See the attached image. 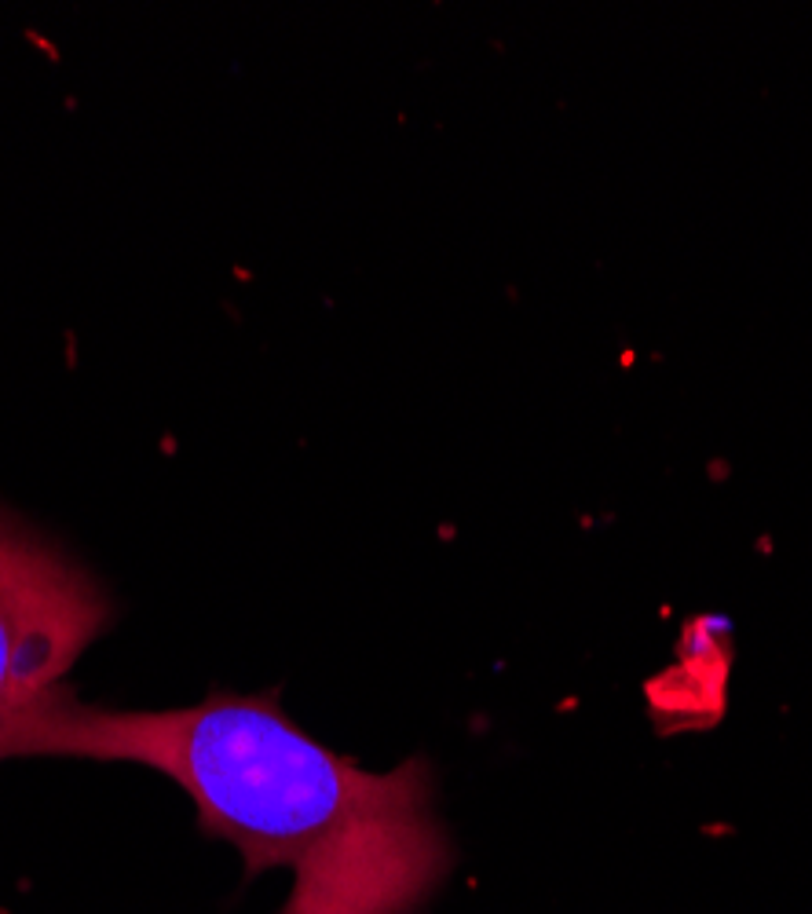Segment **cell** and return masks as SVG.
<instances>
[{
	"mask_svg": "<svg viewBox=\"0 0 812 914\" xmlns=\"http://www.w3.org/2000/svg\"><path fill=\"white\" fill-rule=\"evenodd\" d=\"M22 754L132 761L169 776L249 874L293 871L286 914H406L447 871L425 761L366 772L300 732L271 695L103 710L55 684L0 721V757Z\"/></svg>",
	"mask_w": 812,
	"mask_h": 914,
	"instance_id": "1",
	"label": "cell"
},
{
	"mask_svg": "<svg viewBox=\"0 0 812 914\" xmlns=\"http://www.w3.org/2000/svg\"><path fill=\"white\" fill-rule=\"evenodd\" d=\"M107 622L103 589L0 512V721L63 684Z\"/></svg>",
	"mask_w": 812,
	"mask_h": 914,
	"instance_id": "2",
	"label": "cell"
}]
</instances>
